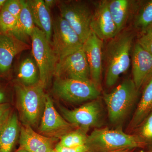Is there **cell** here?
Masks as SVG:
<instances>
[{
	"label": "cell",
	"mask_w": 152,
	"mask_h": 152,
	"mask_svg": "<svg viewBox=\"0 0 152 152\" xmlns=\"http://www.w3.org/2000/svg\"><path fill=\"white\" fill-rule=\"evenodd\" d=\"M133 40L132 33L123 30L110 39L106 45L103 60L105 63L107 87L115 84L120 76L129 68Z\"/></svg>",
	"instance_id": "6da1fadb"
},
{
	"label": "cell",
	"mask_w": 152,
	"mask_h": 152,
	"mask_svg": "<svg viewBox=\"0 0 152 152\" xmlns=\"http://www.w3.org/2000/svg\"><path fill=\"white\" fill-rule=\"evenodd\" d=\"M89 152H107L145 146L135 134H130L121 129L96 128L88 135L86 144Z\"/></svg>",
	"instance_id": "7a4b0ae2"
},
{
	"label": "cell",
	"mask_w": 152,
	"mask_h": 152,
	"mask_svg": "<svg viewBox=\"0 0 152 152\" xmlns=\"http://www.w3.org/2000/svg\"><path fill=\"white\" fill-rule=\"evenodd\" d=\"M138 93L132 79H128L110 93L104 94V100L109 120L112 124L122 123L127 116L135 103Z\"/></svg>",
	"instance_id": "3957f363"
},
{
	"label": "cell",
	"mask_w": 152,
	"mask_h": 152,
	"mask_svg": "<svg viewBox=\"0 0 152 152\" xmlns=\"http://www.w3.org/2000/svg\"><path fill=\"white\" fill-rule=\"evenodd\" d=\"M44 88L40 82L30 86H15L18 108L24 124L35 126L42 118L47 96Z\"/></svg>",
	"instance_id": "277c9868"
},
{
	"label": "cell",
	"mask_w": 152,
	"mask_h": 152,
	"mask_svg": "<svg viewBox=\"0 0 152 152\" xmlns=\"http://www.w3.org/2000/svg\"><path fill=\"white\" fill-rule=\"evenodd\" d=\"M31 39L33 57L39 72L40 82L45 88L54 75L58 59L51 43L43 32L36 26Z\"/></svg>",
	"instance_id": "5b68a950"
},
{
	"label": "cell",
	"mask_w": 152,
	"mask_h": 152,
	"mask_svg": "<svg viewBox=\"0 0 152 152\" xmlns=\"http://www.w3.org/2000/svg\"><path fill=\"white\" fill-rule=\"evenodd\" d=\"M60 16L77 33L83 44L91 33V20L93 11L85 2L63 1L58 2Z\"/></svg>",
	"instance_id": "8992f818"
},
{
	"label": "cell",
	"mask_w": 152,
	"mask_h": 152,
	"mask_svg": "<svg viewBox=\"0 0 152 152\" xmlns=\"http://www.w3.org/2000/svg\"><path fill=\"white\" fill-rule=\"evenodd\" d=\"M54 92L64 100L72 103L83 102L99 99V88L91 81L57 78L53 86Z\"/></svg>",
	"instance_id": "52a82bcc"
},
{
	"label": "cell",
	"mask_w": 152,
	"mask_h": 152,
	"mask_svg": "<svg viewBox=\"0 0 152 152\" xmlns=\"http://www.w3.org/2000/svg\"><path fill=\"white\" fill-rule=\"evenodd\" d=\"M51 44L58 61L83 48V45L77 33L61 16L53 21Z\"/></svg>",
	"instance_id": "ba28073f"
},
{
	"label": "cell",
	"mask_w": 152,
	"mask_h": 152,
	"mask_svg": "<svg viewBox=\"0 0 152 152\" xmlns=\"http://www.w3.org/2000/svg\"><path fill=\"white\" fill-rule=\"evenodd\" d=\"M54 75L60 78L91 81L89 65L83 48L58 61Z\"/></svg>",
	"instance_id": "9c48e42d"
},
{
	"label": "cell",
	"mask_w": 152,
	"mask_h": 152,
	"mask_svg": "<svg viewBox=\"0 0 152 152\" xmlns=\"http://www.w3.org/2000/svg\"><path fill=\"white\" fill-rule=\"evenodd\" d=\"M65 119L76 127L89 129L100 124L102 106L98 99L91 101L78 108L69 110L60 107Z\"/></svg>",
	"instance_id": "30bf717a"
},
{
	"label": "cell",
	"mask_w": 152,
	"mask_h": 152,
	"mask_svg": "<svg viewBox=\"0 0 152 152\" xmlns=\"http://www.w3.org/2000/svg\"><path fill=\"white\" fill-rule=\"evenodd\" d=\"M75 126L61 116L55 108L53 101L47 94L43 113L39 131L51 137H62L70 132Z\"/></svg>",
	"instance_id": "8fae6325"
},
{
	"label": "cell",
	"mask_w": 152,
	"mask_h": 152,
	"mask_svg": "<svg viewBox=\"0 0 152 152\" xmlns=\"http://www.w3.org/2000/svg\"><path fill=\"white\" fill-rule=\"evenodd\" d=\"M90 27L91 31L102 41L111 39L118 34L116 27L109 11L108 1L95 4Z\"/></svg>",
	"instance_id": "7c38bea8"
},
{
	"label": "cell",
	"mask_w": 152,
	"mask_h": 152,
	"mask_svg": "<svg viewBox=\"0 0 152 152\" xmlns=\"http://www.w3.org/2000/svg\"><path fill=\"white\" fill-rule=\"evenodd\" d=\"M103 46V41L91 31L83 47L89 65L91 80L99 88L102 72Z\"/></svg>",
	"instance_id": "4fadbf2b"
},
{
	"label": "cell",
	"mask_w": 152,
	"mask_h": 152,
	"mask_svg": "<svg viewBox=\"0 0 152 152\" xmlns=\"http://www.w3.org/2000/svg\"><path fill=\"white\" fill-rule=\"evenodd\" d=\"M19 137L20 148L28 152H56L54 144L57 138L39 134L28 125L21 127Z\"/></svg>",
	"instance_id": "5bb4252c"
},
{
	"label": "cell",
	"mask_w": 152,
	"mask_h": 152,
	"mask_svg": "<svg viewBox=\"0 0 152 152\" xmlns=\"http://www.w3.org/2000/svg\"><path fill=\"white\" fill-rule=\"evenodd\" d=\"M28 48L12 34H0V75L9 72L16 56Z\"/></svg>",
	"instance_id": "9a60e30c"
},
{
	"label": "cell",
	"mask_w": 152,
	"mask_h": 152,
	"mask_svg": "<svg viewBox=\"0 0 152 152\" xmlns=\"http://www.w3.org/2000/svg\"><path fill=\"white\" fill-rule=\"evenodd\" d=\"M132 67V80L139 91L152 75V56L137 42L133 48Z\"/></svg>",
	"instance_id": "2e32d148"
},
{
	"label": "cell",
	"mask_w": 152,
	"mask_h": 152,
	"mask_svg": "<svg viewBox=\"0 0 152 152\" xmlns=\"http://www.w3.org/2000/svg\"><path fill=\"white\" fill-rule=\"evenodd\" d=\"M26 1L36 26L43 32L49 42H51L53 21L50 10L43 0Z\"/></svg>",
	"instance_id": "e0dca14e"
},
{
	"label": "cell",
	"mask_w": 152,
	"mask_h": 152,
	"mask_svg": "<svg viewBox=\"0 0 152 152\" xmlns=\"http://www.w3.org/2000/svg\"><path fill=\"white\" fill-rule=\"evenodd\" d=\"M144 85L141 97L130 123L131 129H136L152 111V75Z\"/></svg>",
	"instance_id": "ac0fdd59"
},
{
	"label": "cell",
	"mask_w": 152,
	"mask_h": 152,
	"mask_svg": "<svg viewBox=\"0 0 152 152\" xmlns=\"http://www.w3.org/2000/svg\"><path fill=\"white\" fill-rule=\"evenodd\" d=\"M20 128L15 113L0 128V152H12L19 136Z\"/></svg>",
	"instance_id": "d6986e66"
},
{
	"label": "cell",
	"mask_w": 152,
	"mask_h": 152,
	"mask_svg": "<svg viewBox=\"0 0 152 152\" xmlns=\"http://www.w3.org/2000/svg\"><path fill=\"white\" fill-rule=\"evenodd\" d=\"M36 26L26 1L22 0V8L18 18L16 26L12 34L20 40L26 43L31 38Z\"/></svg>",
	"instance_id": "ffe728a7"
},
{
	"label": "cell",
	"mask_w": 152,
	"mask_h": 152,
	"mask_svg": "<svg viewBox=\"0 0 152 152\" xmlns=\"http://www.w3.org/2000/svg\"><path fill=\"white\" fill-rule=\"evenodd\" d=\"M17 76L19 83L26 86L39 83V69L33 57H26L22 60L18 68Z\"/></svg>",
	"instance_id": "44dd1931"
},
{
	"label": "cell",
	"mask_w": 152,
	"mask_h": 152,
	"mask_svg": "<svg viewBox=\"0 0 152 152\" xmlns=\"http://www.w3.org/2000/svg\"><path fill=\"white\" fill-rule=\"evenodd\" d=\"M131 3L128 0L108 1L109 11L116 27L118 34L123 31L127 22Z\"/></svg>",
	"instance_id": "7402d4cb"
},
{
	"label": "cell",
	"mask_w": 152,
	"mask_h": 152,
	"mask_svg": "<svg viewBox=\"0 0 152 152\" xmlns=\"http://www.w3.org/2000/svg\"><path fill=\"white\" fill-rule=\"evenodd\" d=\"M89 129L79 128L75 131L69 132L61 137L58 144L62 146L72 148L86 145Z\"/></svg>",
	"instance_id": "603a6c76"
},
{
	"label": "cell",
	"mask_w": 152,
	"mask_h": 152,
	"mask_svg": "<svg viewBox=\"0 0 152 152\" xmlns=\"http://www.w3.org/2000/svg\"><path fill=\"white\" fill-rule=\"evenodd\" d=\"M136 129L135 134L145 146L152 145V111Z\"/></svg>",
	"instance_id": "cb8c5ba5"
},
{
	"label": "cell",
	"mask_w": 152,
	"mask_h": 152,
	"mask_svg": "<svg viewBox=\"0 0 152 152\" xmlns=\"http://www.w3.org/2000/svg\"><path fill=\"white\" fill-rule=\"evenodd\" d=\"M134 24L142 32L152 25V0L146 3L140 10L136 17Z\"/></svg>",
	"instance_id": "d4e9b609"
},
{
	"label": "cell",
	"mask_w": 152,
	"mask_h": 152,
	"mask_svg": "<svg viewBox=\"0 0 152 152\" xmlns=\"http://www.w3.org/2000/svg\"><path fill=\"white\" fill-rule=\"evenodd\" d=\"M18 19L5 9L0 11V34H12L16 26Z\"/></svg>",
	"instance_id": "484cf974"
},
{
	"label": "cell",
	"mask_w": 152,
	"mask_h": 152,
	"mask_svg": "<svg viewBox=\"0 0 152 152\" xmlns=\"http://www.w3.org/2000/svg\"><path fill=\"white\" fill-rule=\"evenodd\" d=\"M142 32L137 43L152 56V25Z\"/></svg>",
	"instance_id": "4316f807"
},
{
	"label": "cell",
	"mask_w": 152,
	"mask_h": 152,
	"mask_svg": "<svg viewBox=\"0 0 152 152\" xmlns=\"http://www.w3.org/2000/svg\"><path fill=\"white\" fill-rule=\"evenodd\" d=\"M3 8L18 19L22 10V0L7 1Z\"/></svg>",
	"instance_id": "83f0119b"
},
{
	"label": "cell",
	"mask_w": 152,
	"mask_h": 152,
	"mask_svg": "<svg viewBox=\"0 0 152 152\" xmlns=\"http://www.w3.org/2000/svg\"><path fill=\"white\" fill-rule=\"evenodd\" d=\"M12 114L10 104L9 103L0 104V128L7 121Z\"/></svg>",
	"instance_id": "f1b7e54d"
},
{
	"label": "cell",
	"mask_w": 152,
	"mask_h": 152,
	"mask_svg": "<svg viewBox=\"0 0 152 152\" xmlns=\"http://www.w3.org/2000/svg\"><path fill=\"white\" fill-rule=\"evenodd\" d=\"M56 152H89L86 145L80 146L67 148L62 146L58 143L55 148Z\"/></svg>",
	"instance_id": "f546056e"
},
{
	"label": "cell",
	"mask_w": 152,
	"mask_h": 152,
	"mask_svg": "<svg viewBox=\"0 0 152 152\" xmlns=\"http://www.w3.org/2000/svg\"><path fill=\"white\" fill-rule=\"evenodd\" d=\"M8 94L6 90L0 86V104L8 103Z\"/></svg>",
	"instance_id": "4dcf8cb0"
},
{
	"label": "cell",
	"mask_w": 152,
	"mask_h": 152,
	"mask_svg": "<svg viewBox=\"0 0 152 152\" xmlns=\"http://www.w3.org/2000/svg\"><path fill=\"white\" fill-rule=\"evenodd\" d=\"M57 2L58 1H54V0H45L44 1L45 4L50 10L57 3Z\"/></svg>",
	"instance_id": "1f68e13d"
},
{
	"label": "cell",
	"mask_w": 152,
	"mask_h": 152,
	"mask_svg": "<svg viewBox=\"0 0 152 152\" xmlns=\"http://www.w3.org/2000/svg\"><path fill=\"white\" fill-rule=\"evenodd\" d=\"M133 150H134L132 149L124 148L122 149L116 150V151H113L107 152H132Z\"/></svg>",
	"instance_id": "d6a6232c"
},
{
	"label": "cell",
	"mask_w": 152,
	"mask_h": 152,
	"mask_svg": "<svg viewBox=\"0 0 152 152\" xmlns=\"http://www.w3.org/2000/svg\"><path fill=\"white\" fill-rule=\"evenodd\" d=\"M6 0H0V8H2L3 6L6 2Z\"/></svg>",
	"instance_id": "836d02e7"
},
{
	"label": "cell",
	"mask_w": 152,
	"mask_h": 152,
	"mask_svg": "<svg viewBox=\"0 0 152 152\" xmlns=\"http://www.w3.org/2000/svg\"><path fill=\"white\" fill-rule=\"evenodd\" d=\"M16 152H29L28 151H26V150L23 149L21 148H20L18 151H17Z\"/></svg>",
	"instance_id": "e575fe53"
},
{
	"label": "cell",
	"mask_w": 152,
	"mask_h": 152,
	"mask_svg": "<svg viewBox=\"0 0 152 152\" xmlns=\"http://www.w3.org/2000/svg\"><path fill=\"white\" fill-rule=\"evenodd\" d=\"M148 152H152V149L151 150V151H150Z\"/></svg>",
	"instance_id": "d590c367"
}]
</instances>
